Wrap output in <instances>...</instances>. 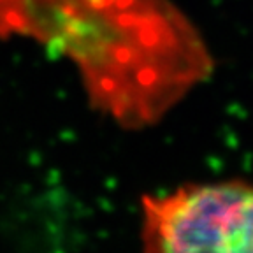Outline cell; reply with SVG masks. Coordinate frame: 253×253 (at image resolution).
Listing matches in <instances>:
<instances>
[{"label":"cell","mask_w":253,"mask_h":253,"mask_svg":"<svg viewBox=\"0 0 253 253\" xmlns=\"http://www.w3.org/2000/svg\"><path fill=\"white\" fill-rule=\"evenodd\" d=\"M11 36L69 56L91 106L128 130L158 123L213 69L169 0H0V39Z\"/></svg>","instance_id":"cell-1"},{"label":"cell","mask_w":253,"mask_h":253,"mask_svg":"<svg viewBox=\"0 0 253 253\" xmlns=\"http://www.w3.org/2000/svg\"><path fill=\"white\" fill-rule=\"evenodd\" d=\"M141 210L142 253H253V183H190Z\"/></svg>","instance_id":"cell-2"}]
</instances>
